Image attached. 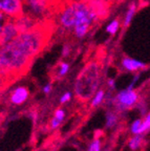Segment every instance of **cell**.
<instances>
[{
  "label": "cell",
  "mask_w": 150,
  "mask_h": 151,
  "mask_svg": "<svg viewBox=\"0 0 150 151\" xmlns=\"http://www.w3.org/2000/svg\"><path fill=\"white\" fill-rule=\"evenodd\" d=\"M53 32L50 22L39 21L33 27L20 32L11 43L0 47V73L9 78L23 75L49 43Z\"/></svg>",
  "instance_id": "obj_1"
},
{
  "label": "cell",
  "mask_w": 150,
  "mask_h": 151,
  "mask_svg": "<svg viewBox=\"0 0 150 151\" xmlns=\"http://www.w3.org/2000/svg\"><path fill=\"white\" fill-rule=\"evenodd\" d=\"M101 67L99 61L92 60L85 64L75 82V93L81 101H87L98 90Z\"/></svg>",
  "instance_id": "obj_2"
},
{
  "label": "cell",
  "mask_w": 150,
  "mask_h": 151,
  "mask_svg": "<svg viewBox=\"0 0 150 151\" xmlns=\"http://www.w3.org/2000/svg\"><path fill=\"white\" fill-rule=\"evenodd\" d=\"M76 4V24L74 35L78 39H83L90 31L92 26L100 20L92 0H75Z\"/></svg>",
  "instance_id": "obj_3"
},
{
  "label": "cell",
  "mask_w": 150,
  "mask_h": 151,
  "mask_svg": "<svg viewBox=\"0 0 150 151\" xmlns=\"http://www.w3.org/2000/svg\"><path fill=\"white\" fill-rule=\"evenodd\" d=\"M59 24L64 29H74L76 24V4L75 1L66 2L59 12Z\"/></svg>",
  "instance_id": "obj_4"
},
{
  "label": "cell",
  "mask_w": 150,
  "mask_h": 151,
  "mask_svg": "<svg viewBox=\"0 0 150 151\" xmlns=\"http://www.w3.org/2000/svg\"><path fill=\"white\" fill-rule=\"evenodd\" d=\"M138 92L133 89L126 88V89L120 91L117 94V97L115 98V107L121 111L128 110V109H131L132 107L136 106V104L138 103Z\"/></svg>",
  "instance_id": "obj_5"
},
{
  "label": "cell",
  "mask_w": 150,
  "mask_h": 151,
  "mask_svg": "<svg viewBox=\"0 0 150 151\" xmlns=\"http://www.w3.org/2000/svg\"><path fill=\"white\" fill-rule=\"evenodd\" d=\"M0 13L11 19H17L24 14L23 0H0Z\"/></svg>",
  "instance_id": "obj_6"
},
{
  "label": "cell",
  "mask_w": 150,
  "mask_h": 151,
  "mask_svg": "<svg viewBox=\"0 0 150 151\" xmlns=\"http://www.w3.org/2000/svg\"><path fill=\"white\" fill-rule=\"evenodd\" d=\"M19 34H20V29H19L15 19L9 18V20L5 22L2 29L0 32V47L11 43L14 39H16Z\"/></svg>",
  "instance_id": "obj_7"
},
{
  "label": "cell",
  "mask_w": 150,
  "mask_h": 151,
  "mask_svg": "<svg viewBox=\"0 0 150 151\" xmlns=\"http://www.w3.org/2000/svg\"><path fill=\"white\" fill-rule=\"evenodd\" d=\"M25 4L33 17H43L48 13L49 9H53L52 6H49L40 0H25Z\"/></svg>",
  "instance_id": "obj_8"
},
{
  "label": "cell",
  "mask_w": 150,
  "mask_h": 151,
  "mask_svg": "<svg viewBox=\"0 0 150 151\" xmlns=\"http://www.w3.org/2000/svg\"><path fill=\"white\" fill-rule=\"evenodd\" d=\"M28 97H30V90L25 86H18L16 87L11 93V103L16 106H20L22 104H24L27 101Z\"/></svg>",
  "instance_id": "obj_9"
},
{
  "label": "cell",
  "mask_w": 150,
  "mask_h": 151,
  "mask_svg": "<svg viewBox=\"0 0 150 151\" xmlns=\"http://www.w3.org/2000/svg\"><path fill=\"white\" fill-rule=\"evenodd\" d=\"M123 68L128 71H136L140 69H143L146 67V64L138 60L132 59V58H124L122 60Z\"/></svg>",
  "instance_id": "obj_10"
},
{
  "label": "cell",
  "mask_w": 150,
  "mask_h": 151,
  "mask_svg": "<svg viewBox=\"0 0 150 151\" xmlns=\"http://www.w3.org/2000/svg\"><path fill=\"white\" fill-rule=\"evenodd\" d=\"M143 141H144L143 134H133V137L129 139V142H128L129 148L133 151L138 150V149L141 148L142 145H143Z\"/></svg>",
  "instance_id": "obj_11"
},
{
  "label": "cell",
  "mask_w": 150,
  "mask_h": 151,
  "mask_svg": "<svg viewBox=\"0 0 150 151\" xmlns=\"http://www.w3.org/2000/svg\"><path fill=\"white\" fill-rule=\"evenodd\" d=\"M104 99H105V91L103 89L97 90V92L94 94V97L92 99V103H90V106L92 108L94 107H98L99 105H101L103 103Z\"/></svg>",
  "instance_id": "obj_12"
},
{
  "label": "cell",
  "mask_w": 150,
  "mask_h": 151,
  "mask_svg": "<svg viewBox=\"0 0 150 151\" xmlns=\"http://www.w3.org/2000/svg\"><path fill=\"white\" fill-rule=\"evenodd\" d=\"M118 123V116L117 113H115L113 111H107L106 113V128L110 129L113 128Z\"/></svg>",
  "instance_id": "obj_13"
},
{
  "label": "cell",
  "mask_w": 150,
  "mask_h": 151,
  "mask_svg": "<svg viewBox=\"0 0 150 151\" xmlns=\"http://www.w3.org/2000/svg\"><path fill=\"white\" fill-rule=\"evenodd\" d=\"M136 4H134V3L130 4V6H129L128 11H127L126 15H125V18H124V26L125 27H127V26L130 24V22L132 21L134 14H136Z\"/></svg>",
  "instance_id": "obj_14"
},
{
  "label": "cell",
  "mask_w": 150,
  "mask_h": 151,
  "mask_svg": "<svg viewBox=\"0 0 150 151\" xmlns=\"http://www.w3.org/2000/svg\"><path fill=\"white\" fill-rule=\"evenodd\" d=\"M119 28H120V21L118 19H115L111 22H109V24L106 27V32L109 33L110 35H115L117 32L119 31Z\"/></svg>",
  "instance_id": "obj_15"
},
{
  "label": "cell",
  "mask_w": 150,
  "mask_h": 151,
  "mask_svg": "<svg viewBox=\"0 0 150 151\" xmlns=\"http://www.w3.org/2000/svg\"><path fill=\"white\" fill-rule=\"evenodd\" d=\"M150 130V112L147 113L144 119V121H142V125L140 128V134H143L145 132Z\"/></svg>",
  "instance_id": "obj_16"
},
{
  "label": "cell",
  "mask_w": 150,
  "mask_h": 151,
  "mask_svg": "<svg viewBox=\"0 0 150 151\" xmlns=\"http://www.w3.org/2000/svg\"><path fill=\"white\" fill-rule=\"evenodd\" d=\"M87 151H102L101 149V139H99L98 137H96L92 141V143L89 144L88 150Z\"/></svg>",
  "instance_id": "obj_17"
},
{
  "label": "cell",
  "mask_w": 150,
  "mask_h": 151,
  "mask_svg": "<svg viewBox=\"0 0 150 151\" xmlns=\"http://www.w3.org/2000/svg\"><path fill=\"white\" fill-rule=\"evenodd\" d=\"M69 71V64L67 62H61L60 65H59V69H58V75L59 77H64L66 76Z\"/></svg>",
  "instance_id": "obj_18"
},
{
  "label": "cell",
  "mask_w": 150,
  "mask_h": 151,
  "mask_svg": "<svg viewBox=\"0 0 150 151\" xmlns=\"http://www.w3.org/2000/svg\"><path fill=\"white\" fill-rule=\"evenodd\" d=\"M142 125V120L141 119H136L133 123L131 124V127H130V130L133 134H140V128H141Z\"/></svg>",
  "instance_id": "obj_19"
},
{
  "label": "cell",
  "mask_w": 150,
  "mask_h": 151,
  "mask_svg": "<svg viewBox=\"0 0 150 151\" xmlns=\"http://www.w3.org/2000/svg\"><path fill=\"white\" fill-rule=\"evenodd\" d=\"M71 99V91H65L60 98V103L61 104H65L67 102H69Z\"/></svg>",
  "instance_id": "obj_20"
},
{
  "label": "cell",
  "mask_w": 150,
  "mask_h": 151,
  "mask_svg": "<svg viewBox=\"0 0 150 151\" xmlns=\"http://www.w3.org/2000/svg\"><path fill=\"white\" fill-rule=\"evenodd\" d=\"M55 118H57L58 120H60L62 122L64 120V118H65V112H64L63 109L61 108L56 109V111H55Z\"/></svg>",
  "instance_id": "obj_21"
},
{
  "label": "cell",
  "mask_w": 150,
  "mask_h": 151,
  "mask_svg": "<svg viewBox=\"0 0 150 151\" xmlns=\"http://www.w3.org/2000/svg\"><path fill=\"white\" fill-rule=\"evenodd\" d=\"M7 79H9V77H7V76H5L4 73H0V91H1V90H2V88L4 87L5 85H6Z\"/></svg>",
  "instance_id": "obj_22"
},
{
  "label": "cell",
  "mask_w": 150,
  "mask_h": 151,
  "mask_svg": "<svg viewBox=\"0 0 150 151\" xmlns=\"http://www.w3.org/2000/svg\"><path fill=\"white\" fill-rule=\"evenodd\" d=\"M61 121L60 120H58V119L57 118H53V120L50 121V128H52V129H57V128L59 127V126H60V124H61Z\"/></svg>",
  "instance_id": "obj_23"
},
{
  "label": "cell",
  "mask_w": 150,
  "mask_h": 151,
  "mask_svg": "<svg viewBox=\"0 0 150 151\" xmlns=\"http://www.w3.org/2000/svg\"><path fill=\"white\" fill-rule=\"evenodd\" d=\"M69 54H71V45L66 43V44L63 45V48H62V56L67 57Z\"/></svg>",
  "instance_id": "obj_24"
},
{
  "label": "cell",
  "mask_w": 150,
  "mask_h": 151,
  "mask_svg": "<svg viewBox=\"0 0 150 151\" xmlns=\"http://www.w3.org/2000/svg\"><path fill=\"white\" fill-rule=\"evenodd\" d=\"M7 20H9V17L5 16V15L2 14V13H0V32H1L3 25H4L5 22H6Z\"/></svg>",
  "instance_id": "obj_25"
},
{
  "label": "cell",
  "mask_w": 150,
  "mask_h": 151,
  "mask_svg": "<svg viewBox=\"0 0 150 151\" xmlns=\"http://www.w3.org/2000/svg\"><path fill=\"white\" fill-rule=\"evenodd\" d=\"M40 1L46 3L47 5H49V6H52V7H54V5L59 2V0H40Z\"/></svg>",
  "instance_id": "obj_26"
},
{
  "label": "cell",
  "mask_w": 150,
  "mask_h": 151,
  "mask_svg": "<svg viewBox=\"0 0 150 151\" xmlns=\"http://www.w3.org/2000/svg\"><path fill=\"white\" fill-rule=\"evenodd\" d=\"M52 89H53V86H52V84H46L43 87V92H44L45 94H48V93H50V91H52Z\"/></svg>",
  "instance_id": "obj_27"
},
{
  "label": "cell",
  "mask_w": 150,
  "mask_h": 151,
  "mask_svg": "<svg viewBox=\"0 0 150 151\" xmlns=\"http://www.w3.org/2000/svg\"><path fill=\"white\" fill-rule=\"evenodd\" d=\"M108 86H109V88H111V89H113L115 86V82L113 79H110V80H108Z\"/></svg>",
  "instance_id": "obj_28"
},
{
  "label": "cell",
  "mask_w": 150,
  "mask_h": 151,
  "mask_svg": "<svg viewBox=\"0 0 150 151\" xmlns=\"http://www.w3.org/2000/svg\"><path fill=\"white\" fill-rule=\"evenodd\" d=\"M103 151H110V150H109V149H108V148H105V149H104Z\"/></svg>",
  "instance_id": "obj_29"
}]
</instances>
